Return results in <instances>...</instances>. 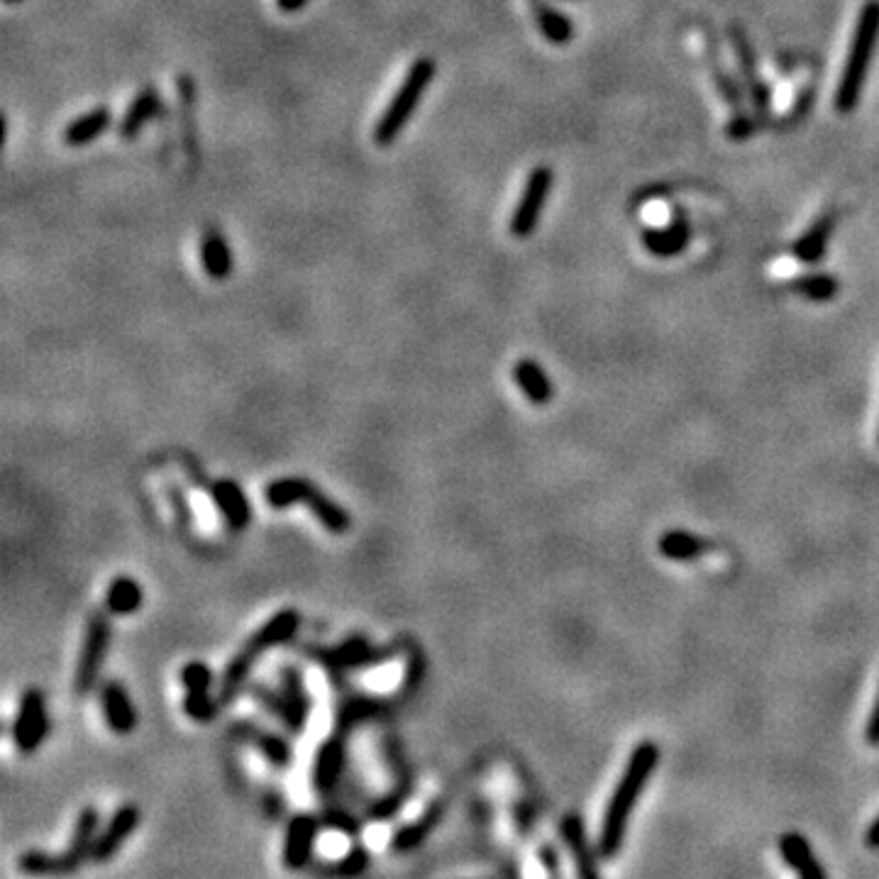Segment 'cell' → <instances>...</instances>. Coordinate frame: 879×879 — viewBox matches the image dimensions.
Segmentation results:
<instances>
[{"instance_id": "cell-1", "label": "cell", "mask_w": 879, "mask_h": 879, "mask_svg": "<svg viewBox=\"0 0 879 879\" xmlns=\"http://www.w3.org/2000/svg\"><path fill=\"white\" fill-rule=\"evenodd\" d=\"M657 762H660V748H657L655 740H643V743L635 745V750L628 757V765L623 770L621 779H618L616 789H613L611 801L606 806L604 821H601V833L596 850H599L601 858L611 860L613 855H618L623 840L628 833V821L633 816L635 804H638L640 794L648 787L652 772H655Z\"/></svg>"}, {"instance_id": "cell-2", "label": "cell", "mask_w": 879, "mask_h": 879, "mask_svg": "<svg viewBox=\"0 0 879 879\" xmlns=\"http://www.w3.org/2000/svg\"><path fill=\"white\" fill-rule=\"evenodd\" d=\"M877 44H879V0H867V3L862 5L858 22H855L848 59H845L843 71H840V81L836 88L838 113H853V110L858 108Z\"/></svg>"}, {"instance_id": "cell-3", "label": "cell", "mask_w": 879, "mask_h": 879, "mask_svg": "<svg viewBox=\"0 0 879 879\" xmlns=\"http://www.w3.org/2000/svg\"><path fill=\"white\" fill-rule=\"evenodd\" d=\"M98 826H101V814L96 806H86L79 811L71 831L69 845L57 855H49L44 850H27L18 858V870L27 877H44V875H71L81 870L86 860H91L93 843H96Z\"/></svg>"}, {"instance_id": "cell-4", "label": "cell", "mask_w": 879, "mask_h": 879, "mask_svg": "<svg viewBox=\"0 0 879 879\" xmlns=\"http://www.w3.org/2000/svg\"><path fill=\"white\" fill-rule=\"evenodd\" d=\"M435 76H438V62L433 57H418L416 62L408 66L401 86L396 88L394 98H391L377 125H374L372 137L379 147H391L398 140V135L406 130V125L416 115L420 101H423L425 91L433 86Z\"/></svg>"}, {"instance_id": "cell-5", "label": "cell", "mask_w": 879, "mask_h": 879, "mask_svg": "<svg viewBox=\"0 0 879 879\" xmlns=\"http://www.w3.org/2000/svg\"><path fill=\"white\" fill-rule=\"evenodd\" d=\"M264 501L274 511H286L293 503H306L308 511L318 518V523L328 530L330 535H347L352 528V516L340 506V503L325 496L313 482L303 477H281L267 484L264 489Z\"/></svg>"}, {"instance_id": "cell-6", "label": "cell", "mask_w": 879, "mask_h": 879, "mask_svg": "<svg viewBox=\"0 0 879 879\" xmlns=\"http://www.w3.org/2000/svg\"><path fill=\"white\" fill-rule=\"evenodd\" d=\"M252 696H257L262 701V706L269 713H274L281 723L293 735L306 731V723L311 718L313 701L308 696L306 684H303L301 672L293 670V667H284L281 670V689H267V687H252Z\"/></svg>"}, {"instance_id": "cell-7", "label": "cell", "mask_w": 879, "mask_h": 879, "mask_svg": "<svg viewBox=\"0 0 879 879\" xmlns=\"http://www.w3.org/2000/svg\"><path fill=\"white\" fill-rule=\"evenodd\" d=\"M110 635H113L110 618L105 616V613H93V616L88 618L84 645H81L79 665H76V674H74V691L79 696L91 694V691L96 689L98 679H101L103 662L110 650Z\"/></svg>"}, {"instance_id": "cell-8", "label": "cell", "mask_w": 879, "mask_h": 879, "mask_svg": "<svg viewBox=\"0 0 879 879\" xmlns=\"http://www.w3.org/2000/svg\"><path fill=\"white\" fill-rule=\"evenodd\" d=\"M552 186H555V171L550 167H535L530 171L528 179H525L521 198H518L516 208H513L511 223H508V230H511L513 237L528 240L538 230Z\"/></svg>"}, {"instance_id": "cell-9", "label": "cell", "mask_w": 879, "mask_h": 879, "mask_svg": "<svg viewBox=\"0 0 879 879\" xmlns=\"http://www.w3.org/2000/svg\"><path fill=\"white\" fill-rule=\"evenodd\" d=\"M49 721L47 711V696L42 689L30 687L22 691L20 704H18V716L13 723V743L22 755H32L42 748V743L47 740Z\"/></svg>"}, {"instance_id": "cell-10", "label": "cell", "mask_w": 879, "mask_h": 879, "mask_svg": "<svg viewBox=\"0 0 879 879\" xmlns=\"http://www.w3.org/2000/svg\"><path fill=\"white\" fill-rule=\"evenodd\" d=\"M345 735L342 731H337L335 735L323 740V745L318 748L313 760V770H311V784L313 789L320 796H330L340 784L342 772H345V762H347V745H345Z\"/></svg>"}, {"instance_id": "cell-11", "label": "cell", "mask_w": 879, "mask_h": 879, "mask_svg": "<svg viewBox=\"0 0 879 879\" xmlns=\"http://www.w3.org/2000/svg\"><path fill=\"white\" fill-rule=\"evenodd\" d=\"M140 818L142 814L135 804H123L120 809H115V814L110 816V821L105 823L103 831L96 836L91 860L98 862V865L113 860L123 850L127 838L140 828Z\"/></svg>"}, {"instance_id": "cell-12", "label": "cell", "mask_w": 879, "mask_h": 879, "mask_svg": "<svg viewBox=\"0 0 879 879\" xmlns=\"http://www.w3.org/2000/svg\"><path fill=\"white\" fill-rule=\"evenodd\" d=\"M320 818L313 814H296L286 828L284 848H281V862L286 870H306L313 860L315 838H318Z\"/></svg>"}, {"instance_id": "cell-13", "label": "cell", "mask_w": 879, "mask_h": 879, "mask_svg": "<svg viewBox=\"0 0 879 879\" xmlns=\"http://www.w3.org/2000/svg\"><path fill=\"white\" fill-rule=\"evenodd\" d=\"M298 628H301V613H298L296 608H281V611H276L264 626L254 630V635L247 640L242 652H247V655L257 662L264 652L279 648V645L289 643V640L296 638Z\"/></svg>"}, {"instance_id": "cell-14", "label": "cell", "mask_w": 879, "mask_h": 879, "mask_svg": "<svg viewBox=\"0 0 879 879\" xmlns=\"http://www.w3.org/2000/svg\"><path fill=\"white\" fill-rule=\"evenodd\" d=\"M731 42L735 49V59H738L740 71H743V86L748 91L750 103H753L757 115H765L770 110V88L757 74V62H755V49L750 44L748 35H745L740 27H731Z\"/></svg>"}, {"instance_id": "cell-15", "label": "cell", "mask_w": 879, "mask_h": 879, "mask_svg": "<svg viewBox=\"0 0 879 879\" xmlns=\"http://www.w3.org/2000/svg\"><path fill=\"white\" fill-rule=\"evenodd\" d=\"M210 499H213L215 508H218V513L228 523L230 530L240 533L252 523L250 499H247V494L235 479H218V482L210 484Z\"/></svg>"}, {"instance_id": "cell-16", "label": "cell", "mask_w": 879, "mask_h": 879, "mask_svg": "<svg viewBox=\"0 0 879 879\" xmlns=\"http://www.w3.org/2000/svg\"><path fill=\"white\" fill-rule=\"evenodd\" d=\"M101 709L105 726L115 735H130L137 728V711L130 694L120 682L110 679L101 687Z\"/></svg>"}, {"instance_id": "cell-17", "label": "cell", "mask_w": 879, "mask_h": 879, "mask_svg": "<svg viewBox=\"0 0 879 879\" xmlns=\"http://www.w3.org/2000/svg\"><path fill=\"white\" fill-rule=\"evenodd\" d=\"M389 652L377 650L364 635H350L342 640L335 650L323 652L325 665L342 667V670H364V667H377L386 660Z\"/></svg>"}, {"instance_id": "cell-18", "label": "cell", "mask_w": 879, "mask_h": 879, "mask_svg": "<svg viewBox=\"0 0 879 879\" xmlns=\"http://www.w3.org/2000/svg\"><path fill=\"white\" fill-rule=\"evenodd\" d=\"M162 110H164L162 93H159L154 86L142 88V91L132 98V103L127 105L123 120H120L118 125L120 137H123V140H135V137L140 135L152 120H157L159 115H162Z\"/></svg>"}, {"instance_id": "cell-19", "label": "cell", "mask_w": 879, "mask_h": 879, "mask_svg": "<svg viewBox=\"0 0 879 879\" xmlns=\"http://www.w3.org/2000/svg\"><path fill=\"white\" fill-rule=\"evenodd\" d=\"M691 242V225L682 213L672 220L667 228H650L643 232V245L652 257L670 259L684 252Z\"/></svg>"}, {"instance_id": "cell-20", "label": "cell", "mask_w": 879, "mask_h": 879, "mask_svg": "<svg viewBox=\"0 0 879 879\" xmlns=\"http://www.w3.org/2000/svg\"><path fill=\"white\" fill-rule=\"evenodd\" d=\"M201 267L210 281H228L235 269V257L228 237L220 228H208L201 237Z\"/></svg>"}, {"instance_id": "cell-21", "label": "cell", "mask_w": 879, "mask_h": 879, "mask_svg": "<svg viewBox=\"0 0 879 879\" xmlns=\"http://www.w3.org/2000/svg\"><path fill=\"white\" fill-rule=\"evenodd\" d=\"M442 816H445V804H442V799H438L435 804H430L428 809H425L423 814L416 818V821H411V823H406V826L398 828L394 836H391V850H394V853H398V855L416 850L418 845H423L425 838H428L430 833H433L435 828L440 826Z\"/></svg>"}, {"instance_id": "cell-22", "label": "cell", "mask_w": 879, "mask_h": 879, "mask_svg": "<svg viewBox=\"0 0 879 879\" xmlns=\"http://www.w3.org/2000/svg\"><path fill=\"white\" fill-rule=\"evenodd\" d=\"M110 125H113V110L108 105H96V108L86 110V113H81L79 118H74L64 127V145H91V142H96L98 137H103L110 130Z\"/></svg>"}, {"instance_id": "cell-23", "label": "cell", "mask_w": 879, "mask_h": 879, "mask_svg": "<svg viewBox=\"0 0 879 879\" xmlns=\"http://www.w3.org/2000/svg\"><path fill=\"white\" fill-rule=\"evenodd\" d=\"M513 379H516L518 389L523 391V396L528 398L535 406H547V403L555 398V384H552L550 374L545 372L543 364L535 362V359L525 357L518 359L516 367H513Z\"/></svg>"}, {"instance_id": "cell-24", "label": "cell", "mask_w": 879, "mask_h": 879, "mask_svg": "<svg viewBox=\"0 0 879 879\" xmlns=\"http://www.w3.org/2000/svg\"><path fill=\"white\" fill-rule=\"evenodd\" d=\"M779 855L784 862L804 879H826V870L821 867V862L816 860L814 850H811L809 840L801 833H784L779 838Z\"/></svg>"}, {"instance_id": "cell-25", "label": "cell", "mask_w": 879, "mask_h": 879, "mask_svg": "<svg viewBox=\"0 0 879 879\" xmlns=\"http://www.w3.org/2000/svg\"><path fill=\"white\" fill-rule=\"evenodd\" d=\"M836 213H823L821 218L811 225L804 235L796 240L794 245V257L804 264H818L823 262L828 250V242H831L833 230H836Z\"/></svg>"}, {"instance_id": "cell-26", "label": "cell", "mask_w": 879, "mask_h": 879, "mask_svg": "<svg viewBox=\"0 0 879 879\" xmlns=\"http://www.w3.org/2000/svg\"><path fill=\"white\" fill-rule=\"evenodd\" d=\"M237 733H240L242 738L247 740V743L254 745L259 753L267 757L269 765L279 767V770H286V767L291 765L293 750L279 733L264 731V728L252 726V723H247V721H242L240 726H237Z\"/></svg>"}, {"instance_id": "cell-27", "label": "cell", "mask_w": 879, "mask_h": 879, "mask_svg": "<svg viewBox=\"0 0 879 879\" xmlns=\"http://www.w3.org/2000/svg\"><path fill=\"white\" fill-rule=\"evenodd\" d=\"M560 833H562V840L567 843V848L572 850V858H574V862H577L579 875L589 877V879L599 877V867H596L594 855H591L589 843H586L582 818H579L577 814H567L560 823Z\"/></svg>"}, {"instance_id": "cell-28", "label": "cell", "mask_w": 879, "mask_h": 879, "mask_svg": "<svg viewBox=\"0 0 879 879\" xmlns=\"http://www.w3.org/2000/svg\"><path fill=\"white\" fill-rule=\"evenodd\" d=\"M145 594H142V586L137 579L120 574L113 582L108 584L105 591V611L113 613V616H132L142 608Z\"/></svg>"}, {"instance_id": "cell-29", "label": "cell", "mask_w": 879, "mask_h": 879, "mask_svg": "<svg viewBox=\"0 0 879 879\" xmlns=\"http://www.w3.org/2000/svg\"><path fill=\"white\" fill-rule=\"evenodd\" d=\"M657 550H660L662 557H667L672 562H694L701 555H706L711 550V545L706 540L687 533V530H670V533H665L657 540Z\"/></svg>"}, {"instance_id": "cell-30", "label": "cell", "mask_w": 879, "mask_h": 879, "mask_svg": "<svg viewBox=\"0 0 879 879\" xmlns=\"http://www.w3.org/2000/svg\"><path fill=\"white\" fill-rule=\"evenodd\" d=\"M533 15H535V25H538L540 35H543L547 42L557 44V47L572 42L574 25L565 13H560L557 8L547 5L545 0H533Z\"/></svg>"}, {"instance_id": "cell-31", "label": "cell", "mask_w": 879, "mask_h": 879, "mask_svg": "<svg viewBox=\"0 0 879 879\" xmlns=\"http://www.w3.org/2000/svg\"><path fill=\"white\" fill-rule=\"evenodd\" d=\"M792 289L799 293L801 298L814 303H828L838 296V279L831 274H806L801 279H796Z\"/></svg>"}, {"instance_id": "cell-32", "label": "cell", "mask_w": 879, "mask_h": 879, "mask_svg": "<svg viewBox=\"0 0 879 879\" xmlns=\"http://www.w3.org/2000/svg\"><path fill=\"white\" fill-rule=\"evenodd\" d=\"M379 711V701L369 699V696H355V699L345 701L337 711V731L350 733L352 728L359 726L362 721L372 718Z\"/></svg>"}, {"instance_id": "cell-33", "label": "cell", "mask_w": 879, "mask_h": 879, "mask_svg": "<svg viewBox=\"0 0 879 879\" xmlns=\"http://www.w3.org/2000/svg\"><path fill=\"white\" fill-rule=\"evenodd\" d=\"M184 713L196 723H210L218 718L220 699H213L210 691H186L184 694Z\"/></svg>"}, {"instance_id": "cell-34", "label": "cell", "mask_w": 879, "mask_h": 879, "mask_svg": "<svg viewBox=\"0 0 879 879\" xmlns=\"http://www.w3.org/2000/svg\"><path fill=\"white\" fill-rule=\"evenodd\" d=\"M369 862H372V858H369V850L364 848V845H352V848L347 850L335 865L328 867V872L337 877H357L369 870Z\"/></svg>"}, {"instance_id": "cell-35", "label": "cell", "mask_w": 879, "mask_h": 879, "mask_svg": "<svg viewBox=\"0 0 879 879\" xmlns=\"http://www.w3.org/2000/svg\"><path fill=\"white\" fill-rule=\"evenodd\" d=\"M411 792H413V784L408 782V779H403V782H398V787L394 789V792L384 794L381 799L374 801V806L369 809V816L377 818V821H384V818L394 816L396 811H401V806L406 804L408 794Z\"/></svg>"}, {"instance_id": "cell-36", "label": "cell", "mask_w": 879, "mask_h": 879, "mask_svg": "<svg viewBox=\"0 0 879 879\" xmlns=\"http://www.w3.org/2000/svg\"><path fill=\"white\" fill-rule=\"evenodd\" d=\"M179 679H181V687L186 691H210L215 684L213 670L201 660L186 662V665L181 667Z\"/></svg>"}, {"instance_id": "cell-37", "label": "cell", "mask_w": 879, "mask_h": 879, "mask_svg": "<svg viewBox=\"0 0 879 879\" xmlns=\"http://www.w3.org/2000/svg\"><path fill=\"white\" fill-rule=\"evenodd\" d=\"M323 818H325L323 826L335 828V831L347 833V836H352V833H357V831H359V826H362V823H359L357 818L352 816V814H347L345 809H330L328 814H325Z\"/></svg>"}, {"instance_id": "cell-38", "label": "cell", "mask_w": 879, "mask_h": 879, "mask_svg": "<svg viewBox=\"0 0 879 879\" xmlns=\"http://www.w3.org/2000/svg\"><path fill=\"white\" fill-rule=\"evenodd\" d=\"M423 674H425V660H423V655H420V652L416 650L413 652L411 660H408L406 677H403V691H406V694L416 691L418 684L423 682Z\"/></svg>"}, {"instance_id": "cell-39", "label": "cell", "mask_w": 879, "mask_h": 879, "mask_svg": "<svg viewBox=\"0 0 879 879\" xmlns=\"http://www.w3.org/2000/svg\"><path fill=\"white\" fill-rule=\"evenodd\" d=\"M755 130H757L755 118H748L745 113H735L731 123H728V135H731V140L735 142L748 140V137H753Z\"/></svg>"}, {"instance_id": "cell-40", "label": "cell", "mask_w": 879, "mask_h": 879, "mask_svg": "<svg viewBox=\"0 0 879 879\" xmlns=\"http://www.w3.org/2000/svg\"><path fill=\"white\" fill-rule=\"evenodd\" d=\"M865 740L872 745V748H879V691H877V699H875V706H872L870 718H867Z\"/></svg>"}, {"instance_id": "cell-41", "label": "cell", "mask_w": 879, "mask_h": 879, "mask_svg": "<svg viewBox=\"0 0 879 879\" xmlns=\"http://www.w3.org/2000/svg\"><path fill=\"white\" fill-rule=\"evenodd\" d=\"M538 858H540V862H543V867L547 872H550V875H560V858H557V850L552 848V845H543L538 853Z\"/></svg>"}, {"instance_id": "cell-42", "label": "cell", "mask_w": 879, "mask_h": 879, "mask_svg": "<svg viewBox=\"0 0 879 879\" xmlns=\"http://www.w3.org/2000/svg\"><path fill=\"white\" fill-rule=\"evenodd\" d=\"M306 5H308V0H276V8H279L281 13H286V15L301 13Z\"/></svg>"}, {"instance_id": "cell-43", "label": "cell", "mask_w": 879, "mask_h": 879, "mask_svg": "<svg viewBox=\"0 0 879 879\" xmlns=\"http://www.w3.org/2000/svg\"><path fill=\"white\" fill-rule=\"evenodd\" d=\"M865 843H867V848H872V850H879V816L875 818V821H872V826H870V828H867Z\"/></svg>"}, {"instance_id": "cell-44", "label": "cell", "mask_w": 879, "mask_h": 879, "mask_svg": "<svg viewBox=\"0 0 879 879\" xmlns=\"http://www.w3.org/2000/svg\"><path fill=\"white\" fill-rule=\"evenodd\" d=\"M5 3H22V0H5Z\"/></svg>"}]
</instances>
